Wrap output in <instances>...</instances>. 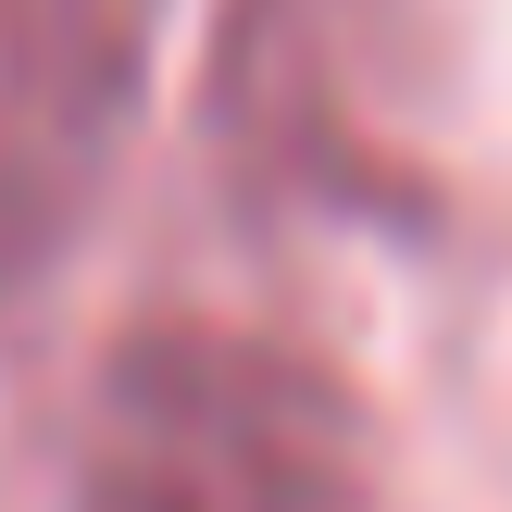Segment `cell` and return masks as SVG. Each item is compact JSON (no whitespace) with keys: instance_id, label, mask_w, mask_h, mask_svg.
Returning a JSON list of instances; mask_svg holds the SVG:
<instances>
[{"instance_id":"cell-1","label":"cell","mask_w":512,"mask_h":512,"mask_svg":"<svg viewBox=\"0 0 512 512\" xmlns=\"http://www.w3.org/2000/svg\"><path fill=\"white\" fill-rule=\"evenodd\" d=\"M50 512H388V488L313 350L225 313H150L75 388Z\"/></svg>"},{"instance_id":"cell-2","label":"cell","mask_w":512,"mask_h":512,"mask_svg":"<svg viewBox=\"0 0 512 512\" xmlns=\"http://www.w3.org/2000/svg\"><path fill=\"white\" fill-rule=\"evenodd\" d=\"M213 150L275 213H425V0H225Z\"/></svg>"},{"instance_id":"cell-3","label":"cell","mask_w":512,"mask_h":512,"mask_svg":"<svg viewBox=\"0 0 512 512\" xmlns=\"http://www.w3.org/2000/svg\"><path fill=\"white\" fill-rule=\"evenodd\" d=\"M163 0H0V300L75 250L150 100Z\"/></svg>"}]
</instances>
